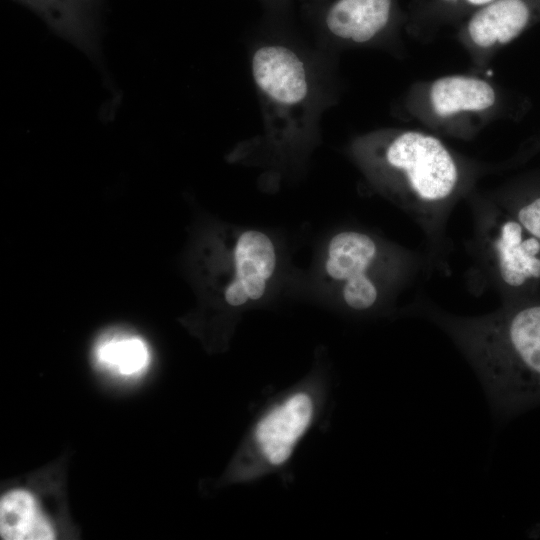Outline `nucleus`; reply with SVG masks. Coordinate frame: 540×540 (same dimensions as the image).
<instances>
[{"label":"nucleus","mask_w":540,"mask_h":540,"mask_svg":"<svg viewBox=\"0 0 540 540\" xmlns=\"http://www.w3.org/2000/svg\"><path fill=\"white\" fill-rule=\"evenodd\" d=\"M350 154L368 182L419 226L432 266L445 268L455 206L476 188L482 166L419 129L382 128L357 136Z\"/></svg>","instance_id":"nucleus-1"},{"label":"nucleus","mask_w":540,"mask_h":540,"mask_svg":"<svg viewBox=\"0 0 540 540\" xmlns=\"http://www.w3.org/2000/svg\"><path fill=\"white\" fill-rule=\"evenodd\" d=\"M453 341L486 393L501 422L540 406V302L502 303L479 316H458L419 299L408 308Z\"/></svg>","instance_id":"nucleus-2"},{"label":"nucleus","mask_w":540,"mask_h":540,"mask_svg":"<svg viewBox=\"0 0 540 540\" xmlns=\"http://www.w3.org/2000/svg\"><path fill=\"white\" fill-rule=\"evenodd\" d=\"M432 267L428 255L357 229L335 233L327 242L323 272L342 304L371 312L391 303L419 273Z\"/></svg>","instance_id":"nucleus-3"},{"label":"nucleus","mask_w":540,"mask_h":540,"mask_svg":"<svg viewBox=\"0 0 540 540\" xmlns=\"http://www.w3.org/2000/svg\"><path fill=\"white\" fill-rule=\"evenodd\" d=\"M251 73L262 110L263 138L275 148L310 139L323 108L317 74L291 44L265 41L251 53Z\"/></svg>","instance_id":"nucleus-4"},{"label":"nucleus","mask_w":540,"mask_h":540,"mask_svg":"<svg viewBox=\"0 0 540 540\" xmlns=\"http://www.w3.org/2000/svg\"><path fill=\"white\" fill-rule=\"evenodd\" d=\"M473 230L467 248L479 286L491 288L502 303L524 299L540 281V240L488 192L476 188L466 198Z\"/></svg>","instance_id":"nucleus-5"},{"label":"nucleus","mask_w":540,"mask_h":540,"mask_svg":"<svg viewBox=\"0 0 540 540\" xmlns=\"http://www.w3.org/2000/svg\"><path fill=\"white\" fill-rule=\"evenodd\" d=\"M504 95L491 81L452 74L413 84L403 100L404 115L436 135L470 140L500 116Z\"/></svg>","instance_id":"nucleus-6"},{"label":"nucleus","mask_w":540,"mask_h":540,"mask_svg":"<svg viewBox=\"0 0 540 540\" xmlns=\"http://www.w3.org/2000/svg\"><path fill=\"white\" fill-rule=\"evenodd\" d=\"M318 33L344 47L381 44L395 36L403 14L398 0H299Z\"/></svg>","instance_id":"nucleus-7"},{"label":"nucleus","mask_w":540,"mask_h":540,"mask_svg":"<svg viewBox=\"0 0 540 540\" xmlns=\"http://www.w3.org/2000/svg\"><path fill=\"white\" fill-rule=\"evenodd\" d=\"M223 254L219 279L224 303L237 309L261 300L278 265L271 237L257 229L237 231L224 244Z\"/></svg>","instance_id":"nucleus-8"},{"label":"nucleus","mask_w":540,"mask_h":540,"mask_svg":"<svg viewBox=\"0 0 540 540\" xmlns=\"http://www.w3.org/2000/svg\"><path fill=\"white\" fill-rule=\"evenodd\" d=\"M540 21V0H494L463 21L458 39L480 69L501 48Z\"/></svg>","instance_id":"nucleus-9"},{"label":"nucleus","mask_w":540,"mask_h":540,"mask_svg":"<svg viewBox=\"0 0 540 540\" xmlns=\"http://www.w3.org/2000/svg\"><path fill=\"white\" fill-rule=\"evenodd\" d=\"M315 401L307 391H297L268 410L257 422L253 443L264 464L277 467L285 463L310 427Z\"/></svg>","instance_id":"nucleus-10"},{"label":"nucleus","mask_w":540,"mask_h":540,"mask_svg":"<svg viewBox=\"0 0 540 540\" xmlns=\"http://www.w3.org/2000/svg\"><path fill=\"white\" fill-rule=\"evenodd\" d=\"M0 535L5 540H51L56 531L35 494L14 488L1 496Z\"/></svg>","instance_id":"nucleus-11"},{"label":"nucleus","mask_w":540,"mask_h":540,"mask_svg":"<svg viewBox=\"0 0 540 540\" xmlns=\"http://www.w3.org/2000/svg\"><path fill=\"white\" fill-rule=\"evenodd\" d=\"M93 359L99 368L113 376L134 379L146 373L151 352L140 336L113 331L97 340L93 347Z\"/></svg>","instance_id":"nucleus-12"},{"label":"nucleus","mask_w":540,"mask_h":540,"mask_svg":"<svg viewBox=\"0 0 540 540\" xmlns=\"http://www.w3.org/2000/svg\"><path fill=\"white\" fill-rule=\"evenodd\" d=\"M40 13L55 29L77 41H84L89 29L91 0H21Z\"/></svg>","instance_id":"nucleus-13"},{"label":"nucleus","mask_w":540,"mask_h":540,"mask_svg":"<svg viewBox=\"0 0 540 540\" xmlns=\"http://www.w3.org/2000/svg\"><path fill=\"white\" fill-rule=\"evenodd\" d=\"M488 193L540 240V187L506 185Z\"/></svg>","instance_id":"nucleus-14"},{"label":"nucleus","mask_w":540,"mask_h":540,"mask_svg":"<svg viewBox=\"0 0 540 540\" xmlns=\"http://www.w3.org/2000/svg\"><path fill=\"white\" fill-rule=\"evenodd\" d=\"M494 0H450L442 10L436 15L439 18H453L455 15H467V17L474 11L485 7L492 3Z\"/></svg>","instance_id":"nucleus-15"},{"label":"nucleus","mask_w":540,"mask_h":540,"mask_svg":"<svg viewBox=\"0 0 540 540\" xmlns=\"http://www.w3.org/2000/svg\"><path fill=\"white\" fill-rule=\"evenodd\" d=\"M450 0H431L428 2L427 12L437 15Z\"/></svg>","instance_id":"nucleus-16"},{"label":"nucleus","mask_w":540,"mask_h":540,"mask_svg":"<svg viewBox=\"0 0 540 540\" xmlns=\"http://www.w3.org/2000/svg\"><path fill=\"white\" fill-rule=\"evenodd\" d=\"M529 535L533 537H540V523L536 525L535 528L532 529Z\"/></svg>","instance_id":"nucleus-17"},{"label":"nucleus","mask_w":540,"mask_h":540,"mask_svg":"<svg viewBox=\"0 0 540 540\" xmlns=\"http://www.w3.org/2000/svg\"><path fill=\"white\" fill-rule=\"evenodd\" d=\"M266 1L272 5H284V3H286V0H266Z\"/></svg>","instance_id":"nucleus-18"}]
</instances>
